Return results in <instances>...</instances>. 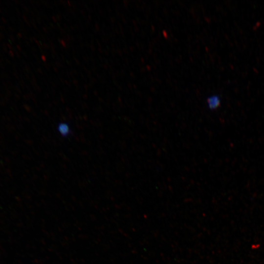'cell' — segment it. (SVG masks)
Masks as SVG:
<instances>
[{
	"instance_id": "6da1fadb",
	"label": "cell",
	"mask_w": 264,
	"mask_h": 264,
	"mask_svg": "<svg viewBox=\"0 0 264 264\" xmlns=\"http://www.w3.org/2000/svg\"><path fill=\"white\" fill-rule=\"evenodd\" d=\"M208 106L210 109H215L220 105V99L217 95H212L207 99Z\"/></svg>"
},
{
	"instance_id": "7a4b0ae2",
	"label": "cell",
	"mask_w": 264,
	"mask_h": 264,
	"mask_svg": "<svg viewBox=\"0 0 264 264\" xmlns=\"http://www.w3.org/2000/svg\"><path fill=\"white\" fill-rule=\"evenodd\" d=\"M57 129L60 134L64 137L68 136L70 133L69 126L66 123H60Z\"/></svg>"
}]
</instances>
